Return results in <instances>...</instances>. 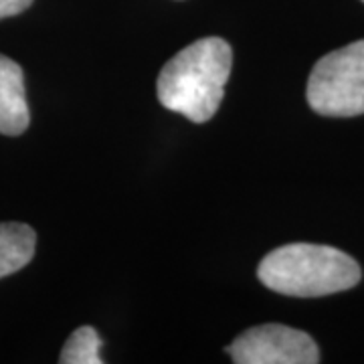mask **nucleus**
<instances>
[{
  "label": "nucleus",
  "instance_id": "f03ea898",
  "mask_svg": "<svg viewBox=\"0 0 364 364\" xmlns=\"http://www.w3.org/2000/svg\"><path fill=\"white\" fill-rule=\"evenodd\" d=\"M360 275L358 263L344 251L312 243H291L273 249L257 267L263 286L296 298L338 294L356 286Z\"/></svg>",
  "mask_w": 364,
  "mask_h": 364
},
{
  "label": "nucleus",
  "instance_id": "39448f33",
  "mask_svg": "<svg viewBox=\"0 0 364 364\" xmlns=\"http://www.w3.org/2000/svg\"><path fill=\"white\" fill-rule=\"evenodd\" d=\"M31 114L26 105L25 75L21 65L0 55V134L18 136L28 128Z\"/></svg>",
  "mask_w": 364,
  "mask_h": 364
},
{
  "label": "nucleus",
  "instance_id": "1a4fd4ad",
  "mask_svg": "<svg viewBox=\"0 0 364 364\" xmlns=\"http://www.w3.org/2000/svg\"><path fill=\"white\" fill-rule=\"evenodd\" d=\"M363 2H364V0H363Z\"/></svg>",
  "mask_w": 364,
  "mask_h": 364
},
{
  "label": "nucleus",
  "instance_id": "f257e3e1",
  "mask_svg": "<svg viewBox=\"0 0 364 364\" xmlns=\"http://www.w3.org/2000/svg\"><path fill=\"white\" fill-rule=\"evenodd\" d=\"M233 51L219 37H205L178 51L158 75L160 104L195 124L217 114L231 75Z\"/></svg>",
  "mask_w": 364,
  "mask_h": 364
},
{
  "label": "nucleus",
  "instance_id": "7ed1b4c3",
  "mask_svg": "<svg viewBox=\"0 0 364 364\" xmlns=\"http://www.w3.org/2000/svg\"><path fill=\"white\" fill-rule=\"evenodd\" d=\"M308 104L320 116L364 114V41L328 53L314 65L308 81Z\"/></svg>",
  "mask_w": 364,
  "mask_h": 364
},
{
  "label": "nucleus",
  "instance_id": "6e6552de",
  "mask_svg": "<svg viewBox=\"0 0 364 364\" xmlns=\"http://www.w3.org/2000/svg\"><path fill=\"white\" fill-rule=\"evenodd\" d=\"M31 4H33V0H0V18H9V16L25 13Z\"/></svg>",
  "mask_w": 364,
  "mask_h": 364
},
{
  "label": "nucleus",
  "instance_id": "423d86ee",
  "mask_svg": "<svg viewBox=\"0 0 364 364\" xmlns=\"http://www.w3.org/2000/svg\"><path fill=\"white\" fill-rule=\"evenodd\" d=\"M37 247V233L25 223H0V279L26 267Z\"/></svg>",
  "mask_w": 364,
  "mask_h": 364
},
{
  "label": "nucleus",
  "instance_id": "0eeeda50",
  "mask_svg": "<svg viewBox=\"0 0 364 364\" xmlns=\"http://www.w3.org/2000/svg\"><path fill=\"white\" fill-rule=\"evenodd\" d=\"M102 338L97 336L95 328L81 326L77 328L61 350V364H102L104 358L100 356Z\"/></svg>",
  "mask_w": 364,
  "mask_h": 364
},
{
  "label": "nucleus",
  "instance_id": "20e7f679",
  "mask_svg": "<svg viewBox=\"0 0 364 364\" xmlns=\"http://www.w3.org/2000/svg\"><path fill=\"white\" fill-rule=\"evenodd\" d=\"M235 364H316L320 352L310 334L284 324L245 330L225 348Z\"/></svg>",
  "mask_w": 364,
  "mask_h": 364
}]
</instances>
